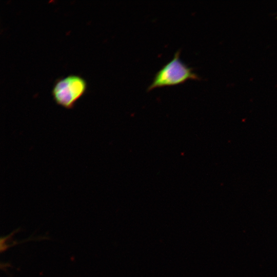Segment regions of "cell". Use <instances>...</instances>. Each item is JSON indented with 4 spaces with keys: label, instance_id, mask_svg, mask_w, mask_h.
Returning a JSON list of instances; mask_svg holds the SVG:
<instances>
[{
    "label": "cell",
    "instance_id": "cell-2",
    "mask_svg": "<svg viewBox=\"0 0 277 277\" xmlns=\"http://www.w3.org/2000/svg\"><path fill=\"white\" fill-rule=\"evenodd\" d=\"M86 89L87 83L83 78L71 74L58 78L55 82L52 94L57 105L70 109L84 95Z\"/></svg>",
    "mask_w": 277,
    "mask_h": 277
},
{
    "label": "cell",
    "instance_id": "cell-1",
    "mask_svg": "<svg viewBox=\"0 0 277 277\" xmlns=\"http://www.w3.org/2000/svg\"><path fill=\"white\" fill-rule=\"evenodd\" d=\"M180 50L174 54L173 59L164 65L155 74L147 91L154 88L176 85L188 80H198L200 77L180 58Z\"/></svg>",
    "mask_w": 277,
    "mask_h": 277
}]
</instances>
